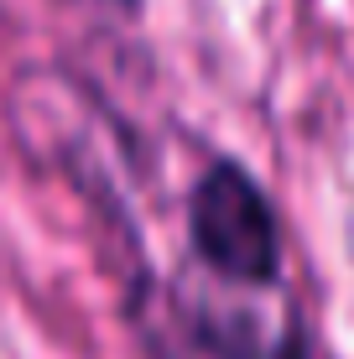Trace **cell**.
<instances>
[{
	"label": "cell",
	"mask_w": 354,
	"mask_h": 359,
	"mask_svg": "<svg viewBox=\"0 0 354 359\" xmlns=\"http://www.w3.org/2000/svg\"><path fill=\"white\" fill-rule=\"evenodd\" d=\"M188 245L219 281L271 287L282 276V229L266 188L240 162L219 156L188 193Z\"/></svg>",
	"instance_id": "1"
}]
</instances>
